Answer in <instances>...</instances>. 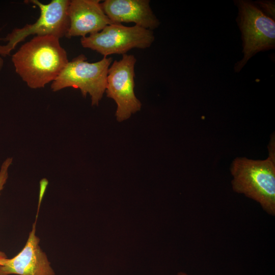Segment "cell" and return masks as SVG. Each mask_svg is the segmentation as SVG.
Wrapping results in <instances>:
<instances>
[{
	"label": "cell",
	"instance_id": "obj_1",
	"mask_svg": "<svg viewBox=\"0 0 275 275\" xmlns=\"http://www.w3.org/2000/svg\"><path fill=\"white\" fill-rule=\"evenodd\" d=\"M60 39L35 36L12 57L16 73L32 89L44 88L53 81L69 62Z\"/></svg>",
	"mask_w": 275,
	"mask_h": 275
},
{
	"label": "cell",
	"instance_id": "obj_2",
	"mask_svg": "<svg viewBox=\"0 0 275 275\" xmlns=\"http://www.w3.org/2000/svg\"><path fill=\"white\" fill-rule=\"evenodd\" d=\"M233 190L258 203L267 213L275 215V158L264 160L236 157L230 166Z\"/></svg>",
	"mask_w": 275,
	"mask_h": 275
},
{
	"label": "cell",
	"instance_id": "obj_3",
	"mask_svg": "<svg viewBox=\"0 0 275 275\" xmlns=\"http://www.w3.org/2000/svg\"><path fill=\"white\" fill-rule=\"evenodd\" d=\"M81 54L69 61L52 82L51 89L57 92L72 87L80 90L84 97L89 94L92 105H98L105 93L107 76L113 59L104 57L101 60L89 63Z\"/></svg>",
	"mask_w": 275,
	"mask_h": 275
},
{
	"label": "cell",
	"instance_id": "obj_4",
	"mask_svg": "<svg viewBox=\"0 0 275 275\" xmlns=\"http://www.w3.org/2000/svg\"><path fill=\"white\" fill-rule=\"evenodd\" d=\"M238 9L237 21L242 35L243 57L234 66L239 72L257 53L275 46L274 19L250 1H235Z\"/></svg>",
	"mask_w": 275,
	"mask_h": 275
},
{
	"label": "cell",
	"instance_id": "obj_5",
	"mask_svg": "<svg viewBox=\"0 0 275 275\" xmlns=\"http://www.w3.org/2000/svg\"><path fill=\"white\" fill-rule=\"evenodd\" d=\"M70 1L52 0L47 4H42L38 0L27 1L38 7L40 16L34 23L15 29L2 39L7 43L0 44V55L2 57L9 56L19 43L30 35H51L59 39L66 37L69 26L68 8Z\"/></svg>",
	"mask_w": 275,
	"mask_h": 275
},
{
	"label": "cell",
	"instance_id": "obj_6",
	"mask_svg": "<svg viewBox=\"0 0 275 275\" xmlns=\"http://www.w3.org/2000/svg\"><path fill=\"white\" fill-rule=\"evenodd\" d=\"M155 40L153 31L134 25L126 26L113 23L97 33L82 37L80 43L105 57L124 54L133 48L145 49L150 47Z\"/></svg>",
	"mask_w": 275,
	"mask_h": 275
},
{
	"label": "cell",
	"instance_id": "obj_7",
	"mask_svg": "<svg viewBox=\"0 0 275 275\" xmlns=\"http://www.w3.org/2000/svg\"><path fill=\"white\" fill-rule=\"evenodd\" d=\"M136 59L132 54H124L115 60L108 70L105 92L117 105L115 113L118 122L129 118L140 111L142 103L134 93V66Z\"/></svg>",
	"mask_w": 275,
	"mask_h": 275
},
{
	"label": "cell",
	"instance_id": "obj_8",
	"mask_svg": "<svg viewBox=\"0 0 275 275\" xmlns=\"http://www.w3.org/2000/svg\"><path fill=\"white\" fill-rule=\"evenodd\" d=\"M36 235V222L23 249L0 265V275H55L46 255L39 246Z\"/></svg>",
	"mask_w": 275,
	"mask_h": 275
},
{
	"label": "cell",
	"instance_id": "obj_9",
	"mask_svg": "<svg viewBox=\"0 0 275 275\" xmlns=\"http://www.w3.org/2000/svg\"><path fill=\"white\" fill-rule=\"evenodd\" d=\"M69 26L66 37H86L113 23L105 14L100 0H71L68 8Z\"/></svg>",
	"mask_w": 275,
	"mask_h": 275
},
{
	"label": "cell",
	"instance_id": "obj_10",
	"mask_svg": "<svg viewBox=\"0 0 275 275\" xmlns=\"http://www.w3.org/2000/svg\"><path fill=\"white\" fill-rule=\"evenodd\" d=\"M101 5L113 23L133 22L136 25L151 31L160 24L150 7L149 0H105Z\"/></svg>",
	"mask_w": 275,
	"mask_h": 275
},
{
	"label": "cell",
	"instance_id": "obj_11",
	"mask_svg": "<svg viewBox=\"0 0 275 275\" xmlns=\"http://www.w3.org/2000/svg\"><path fill=\"white\" fill-rule=\"evenodd\" d=\"M266 15L274 19V3L272 1H259L254 2Z\"/></svg>",
	"mask_w": 275,
	"mask_h": 275
},
{
	"label": "cell",
	"instance_id": "obj_12",
	"mask_svg": "<svg viewBox=\"0 0 275 275\" xmlns=\"http://www.w3.org/2000/svg\"><path fill=\"white\" fill-rule=\"evenodd\" d=\"M12 162V158H8L3 163L0 170V193L8 178V169Z\"/></svg>",
	"mask_w": 275,
	"mask_h": 275
},
{
	"label": "cell",
	"instance_id": "obj_13",
	"mask_svg": "<svg viewBox=\"0 0 275 275\" xmlns=\"http://www.w3.org/2000/svg\"><path fill=\"white\" fill-rule=\"evenodd\" d=\"M8 259L6 255L4 252L0 251V265L4 263Z\"/></svg>",
	"mask_w": 275,
	"mask_h": 275
},
{
	"label": "cell",
	"instance_id": "obj_14",
	"mask_svg": "<svg viewBox=\"0 0 275 275\" xmlns=\"http://www.w3.org/2000/svg\"><path fill=\"white\" fill-rule=\"evenodd\" d=\"M4 66V60L3 57L0 55V71L3 69Z\"/></svg>",
	"mask_w": 275,
	"mask_h": 275
},
{
	"label": "cell",
	"instance_id": "obj_15",
	"mask_svg": "<svg viewBox=\"0 0 275 275\" xmlns=\"http://www.w3.org/2000/svg\"><path fill=\"white\" fill-rule=\"evenodd\" d=\"M178 275H189L184 272H179Z\"/></svg>",
	"mask_w": 275,
	"mask_h": 275
}]
</instances>
